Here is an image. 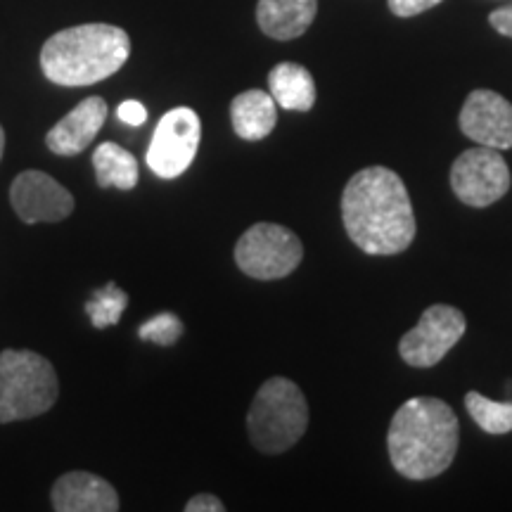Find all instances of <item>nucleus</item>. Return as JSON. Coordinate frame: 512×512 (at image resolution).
<instances>
[{
	"label": "nucleus",
	"mask_w": 512,
	"mask_h": 512,
	"mask_svg": "<svg viewBox=\"0 0 512 512\" xmlns=\"http://www.w3.org/2000/svg\"><path fill=\"white\" fill-rule=\"evenodd\" d=\"M230 121L238 138L256 143L271 136L278 124V105L273 95L264 91H245L230 102Z\"/></svg>",
	"instance_id": "15"
},
{
	"label": "nucleus",
	"mask_w": 512,
	"mask_h": 512,
	"mask_svg": "<svg viewBox=\"0 0 512 512\" xmlns=\"http://www.w3.org/2000/svg\"><path fill=\"white\" fill-rule=\"evenodd\" d=\"M183 330H185L183 320L178 318L176 313L164 311L140 325L138 335L140 339H145V342H155L159 347H171V344H176L178 339H181Z\"/></svg>",
	"instance_id": "20"
},
{
	"label": "nucleus",
	"mask_w": 512,
	"mask_h": 512,
	"mask_svg": "<svg viewBox=\"0 0 512 512\" xmlns=\"http://www.w3.org/2000/svg\"><path fill=\"white\" fill-rule=\"evenodd\" d=\"M439 3H444V0H387L389 10H392L396 17H415Z\"/></svg>",
	"instance_id": "21"
},
{
	"label": "nucleus",
	"mask_w": 512,
	"mask_h": 512,
	"mask_svg": "<svg viewBox=\"0 0 512 512\" xmlns=\"http://www.w3.org/2000/svg\"><path fill=\"white\" fill-rule=\"evenodd\" d=\"M93 169L100 188L133 190L138 185V162L117 143H100L93 152Z\"/></svg>",
	"instance_id": "17"
},
{
	"label": "nucleus",
	"mask_w": 512,
	"mask_h": 512,
	"mask_svg": "<svg viewBox=\"0 0 512 512\" xmlns=\"http://www.w3.org/2000/svg\"><path fill=\"white\" fill-rule=\"evenodd\" d=\"M316 12L318 0H259L256 22L275 41H292L309 31Z\"/></svg>",
	"instance_id": "14"
},
{
	"label": "nucleus",
	"mask_w": 512,
	"mask_h": 512,
	"mask_svg": "<svg viewBox=\"0 0 512 512\" xmlns=\"http://www.w3.org/2000/svg\"><path fill=\"white\" fill-rule=\"evenodd\" d=\"M60 396V382L46 356L27 349L0 354V425L48 413Z\"/></svg>",
	"instance_id": "5"
},
{
	"label": "nucleus",
	"mask_w": 512,
	"mask_h": 512,
	"mask_svg": "<svg viewBox=\"0 0 512 512\" xmlns=\"http://www.w3.org/2000/svg\"><path fill=\"white\" fill-rule=\"evenodd\" d=\"M131 55V38L114 24H79L50 36L41 69L55 86L81 88L110 79Z\"/></svg>",
	"instance_id": "3"
},
{
	"label": "nucleus",
	"mask_w": 512,
	"mask_h": 512,
	"mask_svg": "<svg viewBox=\"0 0 512 512\" xmlns=\"http://www.w3.org/2000/svg\"><path fill=\"white\" fill-rule=\"evenodd\" d=\"M3 152H5V131L3 126H0V159H3Z\"/></svg>",
	"instance_id": "25"
},
{
	"label": "nucleus",
	"mask_w": 512,
	"mask_h": 512,
	"mask_svg": "<svg viewBox=\"0 0 512 512\" xmlns=\"http://www.w3.org/2000/svg\"><path fill=\"white\" fill-rule=\"evenodd\" d=\"M460 131L494 150L512 147V102L494 91H472L460 110Z\"/></svg>",
	"instance_id": "11"
},
{
	"label": "nucleus",
	"mask_w": 512,
	"mask_h": 512,
	"mask_svg": "<svg viewBox=\"0 0 512 512\" xmlns=\"http://www.w3.org/2000/svg\"><path fill=\"white\" fill-rule=\"evenodd\" d=\"M223 510H226V505L211 494L192 496L190 501L185 503V512H223Z\"/></svg>",
	"instance_id": "23"
},
{
	"label": "nucleus",
	"mask_w": 512,
	"mask_h": 512,
	"mask_svg": "<svg viewBox=\"0 0 512 512\" xmlns=\"http://www.w3.org/2000/svg\"><path fill=\"white\" fill-rule=\"evenodd\" d=\"M12 209L24 223H57L74 211V197L46 171H24L12 181Z\"/></svg>",
	"instance_id": "10"
},
{
	"label": "nucleus",
	"mask_w": 512,
	"mask_h": 512,
	"mask_svg": "<svg viewBox=\"0 0 512 512\" xmlns=\"http://www.w3.org/2000/svg\"><path fill=\"white\" fill-rule=\"evenodd\" d=\"M275 105L292 112H309L316 105V81L302 64L280 62L268 74Z\"/></svg>",
	"instance_id": "16"
},
{
	"label": "nucleus",
	"mask_w": 512,
	"mask_h": 512,
	"mask_svg": "<svg viewBox=\"0 0 512 512\" xmlns=\"http://www.w3.org/2000/svg\"><path fill=\"white\" fill-rule=\"evenodd\" d=\"M107 119V102L93 95V98L81 100L67 117L57 121L46 136V145L50 152L60 157H74L86 150L98 136L102 124Z\"/></svg>",
	"instance_id": "13"
},
{
	"label": "nucleus",
	"mask_w": 512,
	"mask_h": 512,
	"mask_svg": "<svg viewBox=\"0 0 512 512\" xmlns=\"http://www.w3.org/2000/svg\"><path fill=\"white\" fill-rule=\"evenodd\" d=\"M117 117L124 121V124H128V126H140V124H145L147 110H145L143 102L126 100V102H121V105H119Z\"/></svg>",
	"instance_id": "22"
},
{
	"label": "nucleus",
	"mask_w": 512,
	"mask_h": 512,
	"mask_svg": "<svg viewBox=\"0 0 512 512\" xmlns=\"http://www.w3.org/2000/svg\"><path fill=\"white\" fill-rule=\"evenodd\" d=\"M342 221L361 252L392 256L415 238V211L406 183L387 166H368L349 178L342 195Z\"/></svg>",
	"instance_id": "1"
},
{
	"label": "nucleus",
	"mask_w": 512,
	"mask_h": 512,
	"mask_svg": "<svg viewBox=\"0 0 512 512\" xmlns=\"http://www.w3.org/2000/svg\"><path fill=\"white\" fill-rule=\"evenodd\" d=\"M309 427V403L287 377H271L259 387L247 413V432L261 453H285Z\"/></svg>",
	"instance_id": "4"
},
{
	"label": "nucleus",
	"mask_w": 512,
	"mask_h": 512,
	"mask_svg": "<svg viewBox=\"0 0 512 512\" xmlns=\"http://www.w3.org/2000/svg\"><path fill=\"white\" fill-rule=\"evenodd\" d=\"M465 408L470 418L489 434L512 432V401H491L479 392L465 394Z\"/></svg>",
	"instance_id": "18"
},
{
	"label": "nucleus",
	"mask_w": 512,
	"mask_h": 512,
	"mask_svg": "<svg viewBox=\"0 0 512 512\" xmlns=\"http://www.w3.org/2000/svg\"><path fill=\"white\" fill-rule=\"evenodd\" d=\"M394 470L413 482L439 477L458 451V418L446 401L432 396L408 399L394 413L387 432Z\"/></svg>",
	"instance_id": "2"
},
{
	"label": "nucleus",
	"mask_w": 512,
	"mask_h": 512,
	"mask_svg": "<svg viewBox=\"0 0 512 512\" xmlns=\"http://www.w3.org/2000/svg\"><path fill=\"white\" fill-rule=\"evenodd\" d=\"M489 22H491V27L498 31V34L512 38V5H508V8H498V10L491 12Z\"/></svg>",
	"instance_id": "24"
},
{
	"label": "nucleus",
	"mask_w": 512,
	"mask_h": 512,
	"mask_svg": "<svg viewBox=\"0 0 512 512\" xmlns=\"http://www.w3.org/2000/svg\"><path fill=\"white\" fill-rule=\"evenodd\" d=\"M126 306H128V294L124 290H119L114 283H107L102 290H95L93 297L88 299L86 313L95 328L105 330L119 323L121 316H124Z\"/></svg>",
	"instance_id": "19"
},
{
	"label": "nucleus",
	"mask_w": 512,
	"mask_h": 512,
	"mask_svg": "<svg viewBox=\"0 0 512 512\" xmlns=\"http://www.w3.org/2000/svg\"><path fill=\"white\" fill-rule=\"evenodd\" d=\"M467 320L456 306L434 304L399 342V354L411 368H432L460 342Z\"/></svg>",
	"instance_id": "9"
},
{
	"label": "nucleus",
	"mask_w": 512,
	"mask_h": 512,
	"mask_svg": "<svg viewBox=\"0 0 512 512\" xmlns=\"http://www.w3.org/2000/svg\"><path fill=\"white\" fill-rule=\"evenodd\" d=\"M302 259V240L278 223H254L235 245V264L254 280L285 278Z\"/></svg>",
	"instance_id": "6"
},
{
	"label": "nucleus",
	"mask_w": 512,
	"mask_h": 512,
	"mask_svg": "<svg viewBox=\"0 0 512 512\" xmlns=\"http://www.w3.org/2000/svg\"><path fill=\"white\" fill-rule=\"evenodd\" d=\"M451 188L467 207H489L510 190V169L494 147H472L453 162Z\"/></svg>",
	"instance_id": "8"
},
{
	"label": "nucleus",
	"mask_w": 512,
	"mask_h": 512,
	"mask_svg": "<svg viewBox=\"0 0 512 512\" xmlns=\"http://www.w3.org/2000/svg\"><path fill=\"white\" fill-rule=\"evenodd\" d=\"M50 501L57 512H117L119 494L93 472H67L53 484Z\"/></svg>",
	"instance_id": "12"
},
{
	"label": "nucleus",
	"mask_w": 512,
	"mask_h": 512,
	"mask_svg": "<svg viewBox=\"0 0 512 512\" xmlns=\"http://www.w3.org/2000/svg\"><path fill=\"white\" fill-rule=\"evenodd\" d=\"M202 124L195 110L176 107L166 112L155 128V136L147 147V166L164 181L178 178L190 169L192 159L200 150Z\"/></svg>",
	"instance_id": "7"
}]
</instances>
